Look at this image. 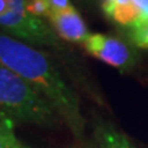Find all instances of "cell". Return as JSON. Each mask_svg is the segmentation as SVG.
<instances>
[{"label": "cell", "instance_id": "8", "mask_svg": "<svg viewBox=\"0 0 148 148\" xmlns=\"http://www.w3.org/2000/svg\"><path fill=\"white\" fill-rule=\"evenodd\" d=\"M126 38L137 49H148V21H142L126 30Z\"/></svg>", "mask_w": 148, "mask_h": 148}, {"label": "cell", "instance_id": "2", "mask_svg": "<svg viewBox=\"0 0 148 148\" xmlns=\"http://www.w3.org/2000/svg\"><path fill=\"white\" fill-rule=\"evenodd\" d=\"M0 114L17 123L54 128L63 123L57 111L25 79L0 63Z\"/></svg>", "mask_w": 148, "mask_h": 148}, {"label": "cell", "instance_id": "9", "mask_svg": "<svg viewBox=\"0 0 148 148\" xmlns=\"http://www.w3.org/2000/svg\"><path fill=\"white\" fill-rule=\"evenodd\" d=\"M27 10L32 16L47 20L52 11V6L49 0H27Z\"/></svg>", "mask_w": 148, "mask_h": 148}, {"label": "cell", "instance_id": "4", "mask_svg": "<svg viewBox=\"0 0 148 148\" xmlns=\"http://www.w3.org/2000/svg\"><path fill=\"white\" fill-rule=\"evenodd\" d=\"M82 46L89 56L122 74H135L141 68L138 49L122 36L90 34Z\"/></svg>", "mask_w": 148, "mask_h": 148}, {"label": "cell", "instance_id": "7", "mask_svg": "<svg viewBox=\"0 0 148 148\" xmlns=\"http://www.w3.org/2000/svg\"><path fill=\"white\" fill-rule=\"evenodd\" d=\"M15 126L14 120L0 114V148H32L17 137Z\"/></svg>", "mask_w": 148, "mask_h": 148}, {"label": "cell", "instance_id": "12", "mask_svg": "<svg viewBox=\"0 0 148 148\" xmlns=\"http://www.w3.org/2000/svg\"><path fill=\"white\" fill-rule=\"evenodd\" d=\"M75 1H78V3H83V4H85V3H91V1H94V0H75Z\"/></svg>", "mask_w": 148, "mask_h": 148}, {"label": "cell", "instance_id": "5", "mask_svg": "<svg viewBox=\"0 0 148 148\" xmlns=\"http://www.w3.org/2000/svg\"><path fill=\"white\" fill-rule=\"evenodd\" d=\"M47 22L59 38L69 43H83L90 35L84 18L75 6L63 11H51Z\"/></svg>", "mask_w": 148, "mask_h": 148}, {"label": "cell", "instance_id": "3", "mask_svg": "<svg viewBox=\"0 0 148 148\" xmlns=\"http://www.w3.org/2000/svg\"><path fill=\"white\" fill-rule=\"evenodd\" d=\"M0 30L34 47L57 52L64 61L68 59L62 40L47 21L29 12L27 0H0Z\"/></svg>", "mask_w": 148, "mask_h": 148}, {"label": "cell", "instance_id": "6", "mask_svg": "<svg viewBox=\"0 0 148 148\" xmlns=\"http://www.w3.org/2000/svg\"><path fill=\"white\" fill-rule=\"evenodd\" d=\"M92 133L96 148H138L127 135L105 119H95Z\"/></svg>", "mask_w": 148, "mask_h": 148}, {"label": "cell", "instance_id": "1", "mask_svg": "<svg viewBox=\"0 0 148 148\" xmlns=\"http://www.w3.org/2000/svg\"><path fill=\"white\" fill-rule=\"evenodd\" d=\"M0 63L35 88L57 111L78 141L85 136L80 100L52 53L9 36L0 30Z\"/></svg>", "mask_w": 148, "mask_h": 148}, {"label": "cell", "instance_id": "10", "mask_svg": "<svg viewBox=\"0 0 148 148\" xmlns=\"http://www.w3.org/2000/svg\"><path fill=\"white\" fill-rule=\"evenodd\" d=\"M128 3H132L141 12L142 21H148V0H131ZM122 4V3H117Z\"/></svg>", "mask_w": 148, "mask_h": 148}, {"label": "cell", "instance_id": "11", "mask_svg": "<svg viewBox=\"0 0 148 148\" xmlns=\"http://www.w3.org/2000/svg\"><path fill=\"white\" fill-rule=\"evenodd\" d=\"M52 11H63L67 9H71L73 5L72 0H49Z\"/></svg>", "mask_w": 148, "mask_h": 148}]
</instances>
